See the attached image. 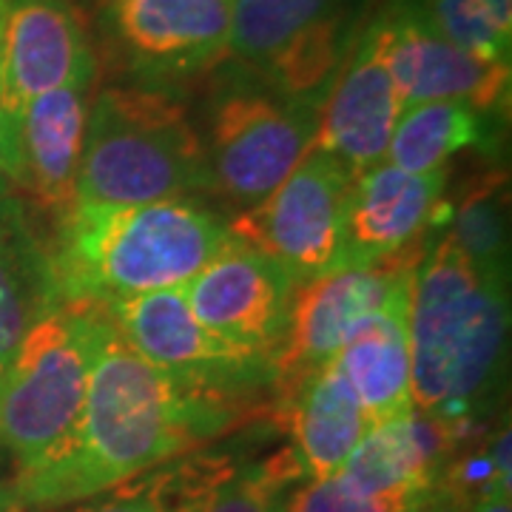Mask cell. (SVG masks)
Instances as JSON below:
<instances>
[{"label":"cell","instance_id":"6da1fadb","mask_svg":"<svg viewBox=\"0 0 512 512\" xmlns=\"http://www.w3.org/2000/svg\"><path fill=\"white\" fill-rule=\"evenodd\" d=\"M237 416L234 399L185 387L143 362L103 311L72 433L46 461L20 473L15 498L52 510L106 495L222 436Z\"/></svg>","mask_w":512,"mask_h":512},{"label":"cell","instance_id":"7a4b0ae2","mask_svg":"<svg viewBox=\"0 0 512 512\" xmlns=\"http://www.w3.org/2000/svg\"><path fill=\"white\" fill-rule=\"evenodd\" d=\"M510 336V279L487 274L444 237L424 251L410 285L407 342L413 407L476 421L498 390Z\"/></svg>","mask_w":512,"mask_h":512},{"label":"cell","instance_id":"3957f363","mask_svg":"<svg viewBox=\"0 0 512 512\" xmlns=\"http://www.w3.org/2000/svg\"><path fill=\"white\" fill-rule=\"evenodd\" d=\"M228 239V220L185 197L120 208L74 205L52 248L60 305L103 308L183 288Z\"/></svg>","mask_w":512,"mask_h":512},{"label":"cell","instance_id":"277c9868","mask_svg":"<svg viewBox=\"0 0 512 512\" xmlns=\"http://www.w3.org/2000/svg\"><path fill=\"white\" fill-rule=\"evenodd\" d=\"M202 188L205 140L180 100L151 86H109L94 97L74 205H146Z\"/></svg>","mask_w":512,"mask_h":512},{"label":"cell","instance_id":"5b68a950","mask_svg":"<svg viewBox=\"0 0 512 512\" xmlns=\"http://www.w3.org/2000/svg\"><path fill=\"white\" fill-rule=\"evenodd\" d=\"M100 319L97 305H60L32 325L0 370V441L18 458L20 473L46 461L72 433Z\"/></svg>","mask_w":512,"mask_h":512},{"label":"cell","instance_id":"8992f818","mask_svg":"<svg viewBox=\"0 0 512 512\" xmlns=\"http://www.w3.org/2000/svg\"><path fill=\"white\" fill-rule=\"evenodd\" d=\"M367 0H234L228 57L276 94L319 109L365 29Z\"/></svg>","mask_w":512,"mask_h":512},{"label":"cell","instance_id":"52a82bcc","mask_svg":"<svg viewBox=\"0 0 512 512\" xmlns=\"http://www.w3.org/2000/svg\"><path fill=\"white\" fill-rule=\"evenodd\" d=\"M316 111L265 83L228 86L211 106L205 188L239 205V211L265 200L313 151Z\"/></svg>","mask_w":512,"mask_h":512},{"label":"cell","instance_id":"ba28073f","mask_svg":"<svg viewBox=\"0 0 512 512\" xmlns=\"http://www.w3.org/2000/svg\"><path fill=\"white\" fill-rule=\"evenodd\" d=\"M353 171L313 148L262 202L228 220L231 237L276 262L296 285L342 265Z\"/></svg>","mask_w":512,"mask_h":512},{"label":"cell","instance_id":"9c48e42d","mask_svg":"<svg viewBox=\"0 0 512 512\" xmlns=\"http://www.w3.org/2000/svg\"><path fill=\"white\" fill-rule=\"evenodd\" d=\"M424 248L370 265H345L293 288L288 322L271 353L276 387H288L333 362L379 313L410 296Z\"/></svg>","mask_w":512,"mask_h":512},{"label":"cell","instance_id":"30bf717a","mask_svg":"<svg viewBox=\"0 0 512 512\" xmlns=\"http://www.w3.org/2000/svg\"><path fill=\"white\" fill-rule=\"evenodd\" d=\"M231 12L234 0H97V29L111 66L163 89L228 57Z\"/></svg>","mask_w":512,"mask_h":512},{"label":"cell","instance_id":"8fae6325","mask_svg":"<svg viewBox=\"0 0 512 512\" xmlns=\"http://www.w3.org/2000/svg\"><path fill=\"white\" fill-rule=\"evenodd\" d=\"M117 333L143 362L174 382L234 399L242 390L271 382V356L234 348L194 316L183 288L143 293L103 305Z\"/></svg>","mask_w":512,"mask_h":512},{"label":"cell","instance_id":"7c38bea8","mask_svg":"<svg viewBox=\"0 0 512 512\" xmlns=\"http://www.w3.org/2000/svg\"><path fill=\"white\" fill-rule=\"evenodd\" d=\"M97 63L74 0H6L0 49V174L9 171L20 114Z\"/></svg>","mask_w":512,"mask_h":512},{"label":"cell","instance_id":"4fadbf2b","mask_svg":"<svg viewBox=\"0 0 512 512\" xmlns=\"http://www.w3.org/2000/svg\"><path fill=\"white\" fill-rule=\"evenodd\" d=\"M382 55L402 111L419 103H467L493 111L510 97V63L487 60L436 35L413 0H396L376 15Z\"/></svg>","mask_w":512,"mask_h":512},{"label":"cell","instance_id":"5bb4252c","mask_svg":"<svg viewBox=\"0 0 512 512\" xmlns=\"http://www.w3.org/2000/svg\"><path fill=\"white\" fill-rule=\"evenodd\" d=\"M296 282L251 245L228 239L200 274L183 285L194 316L234 348L271 356L279 345Z\"/></svg>","mask_w":512,"mask_h":512},{"label":"cell","instance_id":"9a60e30c","mask_svg":"<svg viewBox=\"0 0 512 512\" xmlns=\"http://www.w3.org/2000/svg\"><path fill=\"white\" fill-rule=\"evenodd\" d=\"M467 424L470 421L453 424L433 419L410 407L402 416L370 424L333 476L350 493L399 507H419L444 487L458 430Z\"/></svg>","mask_w":512,"mask_h":512},{"label":"cell","instance_id":"2e32d148","mask_svg":"<svg viewBox=\"0 0 512 512\" xmlns=\"http://www.w3.org/2000/svg\"><path fill=\"white\" fill-rule=\"evenodd\" d=\"M94 83L97 63L74 74L69 83L35 97L20 114L12 163L3 174L29 200L57 214V220H63L77 200V171Z\"/></svg>","mask_w":512,"mask_h":512},{"label":"cell","instance_id":"e0dca14e","mask_svg":"<svg viewBox=\"0 0 512 512\" xmlns=\"http://www.w3.org/2000/svg\"><path fill=\"white\" fill-rule=\"evenodd\" d=\"M399 117L402 103L384 63L379 26L370 20L319 103L313 148L362 174L384 163Z\"/></svg>","mask_w":512,"mask_h":512},{"label":"cell","instance_id":"ac0fdd59","mask_svg":"<svg viewBox=\"0 0 512 512\" xmlns=\"http://www.w3.org/2000/svg\"><path fill=\"white\" fill-rule=\"evenodd\" d=\"M447 168L410 174L387 160L353 177L345 217L342 265H370L419 251L424 234L450 214L444 202Z\"/></svg>","mask_w":512,"mask_h":512},{"label":"cell","instance_id":"d6986e66","mask_svg":"<svg viewBox=\"0 0 512 512\" xmlns=\"http://www.w3.org/2000/svg\"><path fill=\"white\" fill-rule=\"evenodd\" d=\"M148 478L171 512H285L288 493L305 481L291 450L254 464L194 456Z\"/></svg>","mask_w":512,"mask_h":512},{"label":"cell","instance_id":"ffe728a7","mask_svg":"<svg viewBox=\"0 0 512 512\" xmlns=\"http://www.w3.org/2000/svg\"><path fill=\"white\" fill-rule=\"evenodd\" d=\"M276 416L291 436L288 450L305 478L333 476L370 427L356 393L333 362L282 387Z\"/></svg>","mask_w":512,"mask_h":512},{"label":"cell","instance_id":"44dd1931","mask_svg":"<svg viewBox=\"0 0 512 512\" xmlns=\"http://www.w3.org/2000/svg\"><path fill=\"white\" fill-rule=\"evenodd\" d=\"M55 308L60 296L52 251L37 239L23 202L0 174V370L32 325Z\"/></svg>","mask_w":512,"mask_h":512},{"label":"cell","instance_id":"7402d4cb","mask_svg":"<svg viewBox=\"0 0 512 512\" xmlns=\"http://www.w3.org/2000/svg\"><path fill=\"white\" fill-rule=\"evenodd\" d=\"M407 308L410 296L367 322L333 356V365L356 393L370 424L402 416L413 407Z\"/></svg>","mask_w":512,"mask_h":512},{"label":"cell","instance_id":"603a6c76","mask_svg":"<svg viewBox=\"0 0 512 512\" xmlns=\"http://www.w3.org/2000/svg\"><path fill=\"white\" fill-rule=\"evenodd\" d=\"M481 143L484 111L447 100L419 103L402 111L384 160L410 174H430L447 168V160L456 157L461 148Z\"/></svg>","mask_w":512,"mask_h":512},{"label":"cell","instance_id":"cb8c5ba5","mask_svg":"<svg viewBox=\"0 0 512 512\" xmlns=\"http://www.w3.org/2000/svg\"><path fill=\"white\" fill-rule=\"evenodd\" d=\"M447 237L476 268L510 279V183L487 174L470 185L456 208Z\"/></svg>","mask_w":512,"mask_h":512},{"label":"cell","instance_id":"d4e9b609","mask_svg":"<svg viewBox=\"0 0 512 512\" xmlns=\"http://www.w3.org/2000/svg\"><path fill=\"white\" fill-rule=\"evenodd\" d=\"M413 6L436 35L458 49L510 63L512 0H413Z\"/></svg>","mask_w":512,"mask_h":512},{"label":"cell","instance_id":"484cf974","mask_svg":"<svg viewBox=\"0 0 512 512\" xmlns=\"http://www.w3.org/2000/svg\"><path fill=\"white\" fill-rule=\"evenodd\" d=\"M285 512H458V498L447 487L419 507H399L350 493L336 476L305 478L285 498Z\"/></svg>","mask_w":512,"mask_h":512},{"label":"cell","instance_id":"4316f807","mask_svg":"<svg viewBox=\"0 0 512 512\" xmlns=\"http://www.w3.org/2000/svg\"><path fill=\"white\" fill-rule=\"evenodd\" d=\"M63 512H171L165 507V501L160 498V493L154 490L151 478H143L140 484L137 481H128L123 487L111 490V495L100 498L97 501H89V504H77V507H69Z\"/></svg>","mask_w":512,"mask_h":512},{"label":"cell","instance_id":"83f0119b","mask_svg":"<svg viewBox=\"0 0 512 512\" xmlns=\"http://www.w3.org/2000/svg\"><path fill=\"white\" fill-rule=\"evenodd\" d=\"M470 512H512L510 490H484L470 501Z\"/></svg>","mask_w":512,"mask_h":512},{"label":"cell","instance_id":"f1b7e54d","mask_svg":"<svg viewBox=\"0 0 512 512\" xmlns=\"http://www.w3.org/2000/svg\"><path fill=\"white\" fill-rule=\"evenodd\" d=\"M3 15H6V0H0V49H3Z\"/></svg>","mask_w":512,"mask_h":512}]
</instances>
